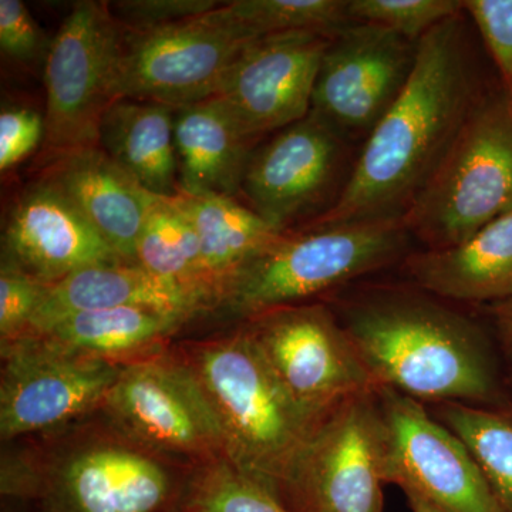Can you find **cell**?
Here are the masks:
<instances>
[{"label": "cell", "mask_w": 512, "mask_h": 512, "mask_svg": "<svg viewBox=\"0 0 512 512\" xmlns=\"http://www.w3.org/2000/svg\"><path fill=\"white\" fill-rule=\"evenodd\" d=\"M463 15L417 43L409 82L367 136L335 204L308 225L402 220L478 104Z\"/></svg>", "instance_id": "1"}, {"label": "cell", "mask_w": 512, "mask_h": 512, "mask_svg": "<svg viewBox=\"0 0 512 512\" xmlns=\"http://www.w3.org/2000/svg\"><path fill=\"white\" fill-rule=\"evenodd\" d=\"M194 470L138 443L100 410L3 443L0 494L37 512H181Z\"/></svg>", "instance_id": "2"}, {"label": "cell", "mask_w": 512, "mask_h": 512, "mask_svg": "<svg viewBox=\"0 0 512 512\" xmlns=\"http://www.w3.org/2000/svg\"><path fill=\"white\" fill-rule=\"evenodd\" d=\"M377 387L423 404L487 406L497 379L476 323L424 295L375 293L338 316Z\"/></svg>", "instance_id": "3"}, {"label": "cell", "mask_w": 512, "mask_h": 512, "mask_svg": "<svg viewBox=\"0 0 512 512\" xmlns=\"http://www.w3.org/2000/svg\"><path fill=\"white\" fill-rule=\"evenodd\" d=\"M173 349L210 403L229 463L276 495L323 419L289 396L242 325Z\"/></svg>", "instance_id": "4"}, {"label": "cell", "mask_w": 512, "mask_h": 512, "mask_svg": "<svg viewBox=\"0 0 512 512\" xmlns=\"http://www.w3.org/2000/svg\"><path fill=\"white\" fill-rule=\"evenodd\" d=\"M402 220L305 225L282 232L222 288L205 318L237 323L315 302L393 264L406 249Z\"/></svg>", "instance_id": "5"}, {"label": "cell", "mask_w": 512, "mask_h": 512, "mask_svg": "<svg viewBox=\"0 0 512 512\" xmlns=\"http://www.w3.org/2000/svg\"><path fill=\"white\" fill-rule=\"evenodd\" d=\"M512 211V97L480 100L402 218L429 249L456 247Z\"/></svg>", "instance_id": "6"}, {"label": "cell", "mask_w": 512, "mask_h": 512, "mask_svg": "<svg viewBox=\"0 0 512 512\" xmlns=\"http://www.w3.org/2000/svg\"><path fill=\"white\" fill-rule=\"evenodd\" d=\"M387 427L377 389L325 417L276 497L292 512H383Z\"/></svg>", "instance_id": "7"}, {"label": "cell", "mask_w": 512, "mask_h": 512, "mask_svg": "<svg viewBox=\"0 0 512 512\" xmlns=\"http://www.w3.org/2000/svg\"><path fill=\"white\" fill-rule=\"evenodd\" d=\"M123 28L109 2L74 3L53 36L43 77L46 136L42 165L67 151L97 146L106 111L119 100Z\"/></svg>", "instance_id": "8"}, {"label": "cell", "mask_w": 512, "mask_h": 512, "mask_svg": "<svg viewBox=\"0 0 512 512\" xmlns=\"http://www.w3.org/2000/svg\"><path fill=\"white\" fill-rule=\"evenodd\" d=\"M0 439L50 433L103 410L123 366L43 336L0 345Z\"/></svg>", "instance_id": "9"}, {"label": "cell", "mask_w": 512, "mask_h": 512, "mask_svg": "<svg viewBox=\"0 0 512 512\" xmlns=\"http://www.w3.org/2000/svg\"><path fill=\"white\" fill-rule=\"evenodd\" d=\"M237 325L247 329L289 396L316 419L377 389L338 315L325 303L286 306Z\"/></svg>", "instance_id": "10"}, {"label": "cell", "mask_w": 512, "mask_h": 512, "mask_svg": "<svg viewBox=\"0 0 512 512\" xmlns=\"http://www.w3.org/2000/svg\"><path fill=\"white\" fill-rule=\"evenodd\" d=\"M101 412L138 443L187 466L227 458L210 403L173 346L124 366Z\"/></svg>", "instance_id": "11"}, {"label": "cell", "mask_w": 512, "mask_h": 512, "mask_svg": "<svg viewBox=\"0 0 512 512\" xmlns=\"http://www.w3.org/2000/svg\"><path fill=\"white\" fill-rule=\"evenodd\" d=\"M251 42L210 12L151 32L123 29L119 99L156 101L175 109L212 99Z\"/></svg>", "instance_id": "12"}, {"label": "cell", "mask_w": 512, "mask_h": 512, "mask_svg": "<svg viewBox=\"0 0 512 512\" xmlns=\"http://www.w3.org/2000/svg\"><path fill=\"white\" fill-rule=\"evenodd\" d=\"M343 138L313 111L271 134L252 150L239 201L281 232L318 220L333 204Z\"/></svg>", "instance_id": "13"}, {"label": "cell", "mask_w": 512, "mask_h": 512, "mask_svg": "<svg viewBox=\"0 0 512 512\" xmlns=\"http://www.w3.org/2000/svg\"><path fill=\"white\" fill-rule=\"evenodd\" d=\"M387 427L386 481L441 512H504L466 444L426 404L377 387Z\"/></svg>", "instance_id": "14"}, {"label": "cell", "mask_w": 512, "mask_h": 512, "mask_svg": "<svg viewBox=\"0 0 512 512\" xmlns=\"http://www.w3.org/2000/svg\"><path fill=\"white\" fill-rule=\"evenodd\" d=\"M417 43L380 26L350 23L323 55L311 111L343 137L369 134L409 82Z\"/></svg>", "instance_id": "15"}, {"label": "cell", "mask_w": 512, "mask_h": 512, "mask_svg": "<svg viewBox=\"0 0 512 512\" xmlns=\"http://www.w3.org/2000/svg\"><path fill=\"white\" fill-rule=\"evenodd\" d=\"M332 37L276 33L252 40L242 50L215 97L245 136L259 141L311 113L320 63Z\"/></svg>", "instance_id": "16"}, {"label": "cell", "mask_w": 512, "mask_h": 512, "mask_svg": "<svg viewBox=\"0 0 512 512\" xmlns=\"http://www.w3.org/2000/svg\"><path fill=\"white\" fill-rule=\"evenodd\" d=\"M2 262L52 285L86 266L124 261L62 191L37 177L10 208Z\"/></svg>", "instance_id": "17"}, {"label": "cell", "mask_w": 512, "mask_h": 512, "mask_svg": "<svg viewBox=\"0 0 512 512\" xmlns=\"http://www.w3.org/2000/svg\"><path fill=\"white\" fill-rule=\"evenodd\" d=\"M39 177L62 191L124 262L137 264L141 229L161 198L148 194L99 146L52 158Z\"/></svg>", "instance_id": "18"}, {"label": "cell", "mask_w": 512, "mask_h": 512, "mask_svg": "<svg viewBox=\"0 0 512 512\" xmlns=\"http://www.w3.org/2000/svg\"><path fill=\"white\" fill-rule=\"evenodd\" d=\"M404 269L421 291L448 301L512 299V211L456 247L407 256Z\"/></svg>", "instance_id": "19"}, {"label": "cell", "mask_w": 512, "mask_h": 512, "mask_svg": "<svg viewBox=\"0 0 512 512\" xmlns=\"http://www.w3.org/2000/svg\"><path fill=\"white\" fill-rule=\"evenodd\" d=\"M256 143L245 136L217 97L175 109L174 146L181 194L239 200Z\"/></svg>", "instance_id": "20"}, {"label": "cell", "mask_w": 512, "mask_h": 512, "mask_svg": "<svg viewBox=\"0 0 512 512\" xmlns=\"http://www.w3.org/2000/svg\"><path fill=\"white\" fill-rule=\"evenodd\" d=\"M126 306L181 316L188 323L197 320V309L183 292L151 275L143 266L113 262L86 266L62 281L47 285L25 336L39 335L76 313Z\"/></svg>", "instance_id": "21"}, {"label": "cell", "mask_w": 512, "mask_h": 512, "mask_svg": "<svg viewBox=\"0 0 512 512\" xmlns=\"http://www.w3.org/2000/svg\"><path fill=\"white\" fill-rule=\"evenodd\" d=\"M175 107L119 99L101 119L97 146L148 194L173 200L180 192L174 146Z\"/></svg>", "instance_id": "22"}, {"label": "cell", "mask_w": 512, "mask_h": 512, "mask_svg": "<svg viewBox=\"0 0 512 512\" xmlns=\"http://www.w3.org/2000/svg\"><path fill=\"white\" fill-rule=\"evenodd\" d=\"M187 325L181 316L126 306L76 313L36 336L124 367L170 349L174 336Z\"/></svg>", "instance_id": "23"}, {"label": "cell", "mask_w": 512, "mask_h": 512, "mask_svg": "<svg viewBox=\"0 0 512 512\" xmlns=\"http://www.w3.org/2000/svg\"><path fill=\"white\" fill-rule=\"evenodd\" d=\"M174 201L200 241L208 289L205 318L222 288L282 232L235 198L180 194Z\"/></svg>", "instance_id": "24"}, {"label": "cell", "mask_w": 512, "mask_h": 512, "mask_svg": "<svg viewBox=\"0 0 512 512\" xmlns=\"http://www.w3.org/2000/svg\"><path fill=\"white\" fill-rule=\"evenodd\" d=\"M137 264L184 293L197 309L207 311L208 289L202 269L200 241L190 220L173 200H158L141 229Z\"/></svg>", "instance_id": "25"}, {"label": "cell", "mask_w": 512, "mask_h": 512, "mask_svg": "<svg viewBox=\"0 0 512 512\" xmlns=\"http://www.w3.org/2000/svg\"><path fill=\"white\" fill-rule=\"evenodd\" d=\"M431 414L466 444L504 512H512V414L476 404H437Z\"/></svg>", "instance_id": "26"}, {"label": "cell", "mask_w": 512, "mask_h": 512, "mask_svg": "<svg viewBox=\"0 0 512 512\" xmlns=\"http://www.w3.org/2000/svg\"><path fill=\"white\" fill-rule=\"evenodd\" d=\"M210 13L252 40L285 32L335 36L352 23L348 0H235L222 2Z\"/></svg>", "instance_id": "27"}, {"label": "cell", "mask_w": 512, "mask_h": 512, "mask_svg": "<svg viewBox=\"0 0 512 512\" xmlns=\"http://www.w3.org/2000/svg\"><path fill=\"white\" fill-rule=\"evenodd\" d=\"M181 512H292L227 458L197 467Z\"/></svg>", "instance_id": "28"}, {"label": "cell", "mask_w": 512, "mask_h": 512, "mask_svg": "<svg viewBox=\"0 0 512 512\" xmlns=\"http://www.w3.org/2000/svg\"><path fill=\"white\" fill-rule=\"evenodd\" d=\"M463 10L461 0H348L350 22L380 26L412 42Z\"/></svg>", "instance_id": "29"}, {"label": "cell", "mask_w": 512, "mask_h": 512, "mask_svg": "<svg viewBox=\"0 0 512 512\" xmlns=\"http://www.w3.org/2000/svg\"><path fill=\"white\" fill-rule=\"evenodd\" d=\"M52 39L37 25L25 3L0 0V50L2 56L25 69L45 67Z\"/></svg>", "instance_id": "30"}, {"label": "cell", "mask_w": 512, "mask_h": 512, "mask_svg": "<svg viewBox=\"0 0 512 512\" xmlns=\"http://www.w3.org/2000/svg\"><path fill=\"white\" fill-rule=\"evenodd\" d=\"M46 286L15 266L0 264V345L29 332Z\"/></svg>", "instance_id": "31"}, {"label": "cell", "mask_w": 512, "mask_h": 512, "mask_svg": "<svg viewBox=\"0 0 512 512\" xmlns=\"http://www.w3.org/2000/svg\"><path fill=\"white\" fill-rule=\"evenodd\" d=\"M221 3L215 0H121L110 2L109 8L127 32H151L200 18Z\"/></svg>", "instance_id": "32"}, {"label": "cell", "mask_w": 512, "mask_h": 512, "mask_svg": "<svg viewBox=\"0 0 512 512\" xmlns=\"http://www.w3.org/2000/svg\"><path fill=\"white\" fill-rule=\"evenodd\" d=\"M45 116L32 107L3 104L0 111V171L5 175L42 150Z\"/></svg>", "instance_id": "33"}, {"label": "cell", "mask_w": 512, "mask_h": 512, "mask_svg": "<svg viewBox=\"0 0 512 512\" xmlns=\"http://www.w3.org/2000/svg\"><path fill=\"white\" fill-rule=\"evenodd\" d=\"M512 97V0H463Z\"/></svg>", "instance_id": "34"}, {"label": "cell", "mask_w": 512, "mask_h": 512, "mask_svg": "<svg viewBox=\"0 0 512 512\" xmlns=\"http://www.w3.org/2000/svg\"><path fill=\"white\" fill-rule=\"evenodd\" d=\"M491 315L498 339L512 365V299L491 305Z\"/></svg>", "instance_id": "35"}, {"label": "cell", "mask_w": 512, "mask_h": 512, "mask_svg": "<svg viewBox=\"0 0 512 512\" xmlns=\"http://www.w3.org/2000/svg\"><path fill=\"white\" fill-rule=\"evenodd\" d=\"M406 497L407 500H409L410 508H412L413 512H441L437 510V508H434L433 505L416 497V495H406Z\"/></svg>", "instance_id": "36"}]
</instances>
